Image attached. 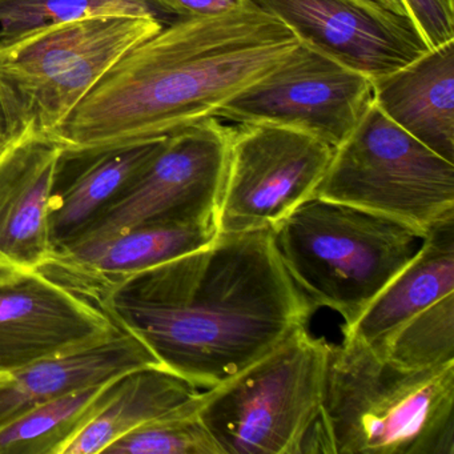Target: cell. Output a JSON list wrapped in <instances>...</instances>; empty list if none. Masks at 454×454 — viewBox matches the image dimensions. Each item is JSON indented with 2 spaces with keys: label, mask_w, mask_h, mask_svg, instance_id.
Listing matches in <instances>:
<instances>
[{
  "label": "cell",
  "mask_w": 454,
  "mask_h": 454,
  "mask_svg": "<svg viewBox=\"0 0 454 454\" xmlns=\"http://www.w3.org/2000/svg\"><path fill=\"white\" fill-rule=\"evenodd\" d=\"M73 289L201 390L307 328L316 310L286 272L273 228L217 233L150 270Z\"/></svg>",
  "instance_id": "obj_1"
},
{
  "label": "cell",
  "mask_w": 454,
  "mask_h": 454,
  "mask_svg": "<svg viewBox=\"0 0 454 454\" xmlns=\"http://www.w3.org/2000/svg\"><path fill=\"white\" fill-rule=\"evenodd\" d=\"M299 44L251 2L177 20L121 58L50 137L65 160L166 139L216 116Z\"/></svg>",
  "instance_id": "obj_2"
},
{
  "label": "cell",
  "mask_w": 454,
  "mask_h": 454,
  "mask_svg": "<svg viewBox=\"0 0 454 454\" xmlns=\"http://www.w3.org/2000/svg\"><path fill=\"white\" fill-rule=\"evenodd\" d=\"M307 453L454 454V363L406 371L355 340L331 344Z\"/></svg>",
  "instance_id": "obj_3"
},
{
  "label": "cell",
  "mask_w": 454,
  "mask_h": 454,
  "mask_svg": "<svg viewBox=\"0 0 454 454\" xmlns=\"http://www.w3.org/2000/svg\"><path fill=\"white\" fill-rule=\"evenodd\" d=\"M273 233L294 283L316 309L339 313L341 331L360 318L424 241L389 217L320 198L297 207Z\"/></svg>",
  "instance_id": "obj_4"
},
{
  "label": "cell",
  "mask_w": 454,
  "mask_h": 454,
  "mask_svg": "<svg viewBox=\"0 0 454 454\" xmlns=\"http://www.w3.org/2000/svg\"><path fill=\"white\" fill-rule=\"evenodd\" d=\"M163 27L158 17L103 15L0 41V103L12 142L51 137L121 58Z\"/></svg>",
  "instance_id": "obj_5"
},
{
  "label": "cell",
  "mask_w": 454,
  "mask_h": 454,
  "mask_svg": "<svg viewBox=\"0 0 454 454\" xmlns=\"http://www.w3.org/2000/svg\"><path fill=\"white\" fill-rule=\"evenodd\" d=\"M331 344L299 329L219 387L198 414L223 454H304L323 406Z\"/></svg>",
  "instance_id": "obj_6"
},
{
  "label": "cell",
  "mask_w": 454,
  "mask_h": 454,
  "mask_svg": "<svg viewBox=\"0 0 454 454\" xmlns=\"http://www.w3.org/2000/svg\"><path fill=\"white\" fill-rule=\"evenodd\" d=\"M313 198L389 217L422 236L454 216V163L441 158L369 103L333 150Z\"/></svg>",
  "instance_id": "obj_7"
},
{
  "label": "cell",
  "mask_w": 454,
  "mask_h": 454,
  "mask_svg": "<svg viewBox=\"0 0 454 454\" xmlns=\"http://www.w3.org/2000/svg\"><path fill=\"white\" fill-rule=\"evenodd\" d=\"M230 129L212 116L166 137L131 184L71 244L143 225L216 223Z\"/></svg>",
  "instance_id": "obj_8"
},
{
  "label": "cell",
  "mask_w": 454,
  "mask_h": 454,
  "mask_svg": "<svg viewBox=\"0 0 454 454\" xmlns=\"http://www.w3.org/2000/svg\"><path fill=\"white\" fill-rule=\"evenodd\" d=\"M334 148L318 137L268 123L231 127L216 212L217 233L275 228L315 196Z\"/></svg>",
  "instance_id": "obj_9"
},
{
  "label": "cell",
  "mask_w": 454,
  "mask_h": 454,
  "mask_svg": "<svg viewBox=\"0 0 454 454\" xmlns=\"http://www.w3.org/2000/svg\"><path fill=\"white\" fill-rule=\"evenodd\" d=\"M372 99V79L300 42L278 67L233 98L216 118L291 127L336 148Z\"/></svg>",
  "instance_id": "obj_10"
},
{
  "label": "cell",
  "mask_w": 454,
  "mask_h": 454,
  "mask_svg": "<svg viewBox=\"0 0 454 454\" xmlns=\"http://www.w3.org/2000/svg\"><path fill=\"white\" fill-rule=\"evenodd\" d=\"M286 26L301 43L357 71L381 78L429 50L409 15L365 0H249Z\"/></svg>",
  "instance_id": "obj_11"
},
{
  "label": "cell",
  "mask_w": 454,
  "mask_h": 454,
  "mask_svg": "<svg viewBox=\"0 0 454 454\" xmlns=\"http://www.w3.org/2000/svg\"><path fill=\"white\" fill-rule=\"evenodd\" d=\"M107 313L41 270L0 262V374L118 331Z\"/></svg>",
  "instance_id": "obj_12"
},
{
  "label": "cell",
  "mask_w": 454,
  "mask_h": 454,
  "mask_svg": "<svg viewBox=\"0 0 454 454\" xmlns=\"http://www.w3.org/2000/svg\"><path fill=\"white\" fill-rule=\"evenodd\" d=\"M63 148L25 137L0 150V262L36 270L51 254L49 212Z\"/></svg>",
  "instance_id": "obj_13"
},
{
  "label": "cell",
  "mask_w": 454,
  "mask_h": 454,
  "mask_svg": "<svg viewBox=\"0 0 454 454\" xmlns=\"http://www.w3.org/2000/svg\"><path fill=\"white\" fill-rule=\"evenodd\" d=\"M147 365L161 364L137 337L119 328L94 344L2 373L0 427L60 395L103 384Z\"/></svg>",
  "instance_id": "obj_14"
},
{
  "label": "cell",
  "mask_w": 454,
  "mask_h": 454,
  "mask_svg": "<svg viewBox=\"0 0 454 454\" xmlns=\"http://www.w3.org/2000/svg\"><path fill=\"white\" fill-rule=\"evenodd\" d=\"M216 236V223L143 225L71 244L50 254L38 270L68 288L119 280L190 254Z\"/></svg>",
  "instance_id": "obj_15"
},
{
  "label": "cell",
  "mask_w": 454,
  "mask_h": 454,
  "mask_svg": "<svg viewBox=\"0 0 454 454\" xmlns=\"http://www.w3.org/2000/svg\"><path fill=\"white\" fill-rule=\"evenodd\" d=\"M372 84L387 118L454 163V39Z\"/></svg>",
  "instance_id": "obj_16"
},
{
  "label": "cell",
  "mask_w": 454,
  "mask_h": 454,
  "mask_svg": "<svg viewBox=\"0 0 454 454\" xmlns=\"http://www.w3.org/2000/svg\"><path fill=\"white\" fill-rule=\"evenodd\" d=\"M454 292V216L433 225L413 259L377 294L342 339L371 349L409 318Z\"/></svg>",
  "instance_id": "obj_17"
},
{
  "label": "cell",
  "mask_w": 454,
  "mask_h": 454,
  "mask_svg": "<svg viewBox=\"0 0 454 454\" xmlns=\"http://www.w3.org/2000/svg\"><path fill=\"white\" fill-rule=\"evenodd\" d=\"M163 142L164 139L143 143L90 158L73 159L84 160L82 168L67 183H55L50 203L51 254L75 241L153 160Z\"/></svg>",
  "instance_id": "obj_18"
},
{
  "label": "cell",
  "mask_w": 454,
  "mask_h": 454,
  "mask_svg": "<svg viewBox=\"0 0 454 454\" xmlns=\"http://www.w3.org/2000/svg\"><path fill=\"white\" fill-rule=\"evenodd\" d=\"M201 389L161 365L121 374L102 411L70 441L62 454L103 453L114 441L153 419L174 413Z\"/></svg>",
  "instance_id": "obj_19"
},
{
  "label": "cell",
  "mask_w": 454,
  "mask_h": 454,
  "mask_svg": "<svg viewBox=\"0 0 454 454\" xmlns=\"http://www.w3.org/2000/svg\"><path fill=\"white\" fill-rule=\"evenodd\" d=\"M119 377L60 395L0 427V454H62L108 403Z\"/></svg>",
  "instance_id": "obj_20"
},
{
  "label": "cell",
  "mask_w": 454,
  "mask_h": 454,
  "mask_svg": "<svg viewBox=\"0 0 454 454\" xmlns=\"http://www.w3.org/2000/svg\"><path fill=\"white\" fill-rule=\"evenodd\" d=\"M373 352L406 371H429L453 364L454 292L409 318Z\"/></svg>",
  "instance_id": "obj_21"
},
{
  "label": "cell",
  "mask_w": 454,
  "mask_h": 454,
  "mask_svg": "<svg viewBox=\"0 0 454 454\" xmlns=\"http://www.w3.org/2000/svg\"><path fill=\"white\" fill-rule=\"evenodd\" d=\"M148 0H0V41L47 26L103 15L158 17Z\"/></svg>",
  "instance_id": "obj_22"
},
{
  "label": "cell",
  "mask_w": 454,
  "mask_h": 454,
  "mask_svg": "<svg viewBox=\"0 0 454 454\" xmlns=\"http://www.w3.org/2000/svg\"><path fill=\"white\" fill-rule=\"evenodd\" d=\"M201 392L174 413L147 422L114 441L103 453L223 454L199 417Z\"/></svg>",
  "instance_id": "obj_23"
},
{
  "label": "cell",
  "mask_w": 454,
  "mask_h": 454,
  "mask_svg": "<svg viewBox=\"0 0 454 454\" xmlns=\"http://www.w3.org/2000/svg\"><path fill=\"white\" fill-rule=\"evenodd\" d=\"M429 49L454 39V0H403Z\"/></svg>",
  "instance_id": "obj_24"
},
{
  "label": "cell",
  "mask_w": 454,
  "mask_h": 454,
  "mask_svg": "<svg viewBox=\"0 0 454 454\" xmlns=\"http://www.w3.org/2000/svg\"><path fill=\"white\" fill-rule=\"evenodd\" d=\"M153 7L164 14L175 15L177 20L211 17L239 9L249 4V0H148Z\"/></svg>",
  "instance_id": "obj_25"
},
{
  "label": "cell",
  "mask_w": 454,
  "mask_h": 454,
  "mask_svg": "<svg viewBox=\"0 0 454 454\" xmlns=\"http://www.w3.org/2000/svg\"><path fill=\"white\" fill-rule=\"evenodd\" d=\"M365 2L389 10V12H395V14L409 15L408 7H406L403 0H365Z\"/></svg>",
  "instance_id": "obj_26"
},
{
  "label": "cell",
  "mask_w": 454,
  "mask_h": 454,
  "mask_svg": "<svg viewBox=\"0 0 454 454\" xmlns=\"http://www.w3.org/2000/svg\"><path fill=\"white\" fill-rule=\"evenodd\" d=\"M10 142L12 139H10L9 129H7L6 115H4V107L0 103V150L6 147Z\"/></svg>",
  "instance_id": "obj_27"
}]
</instances>
